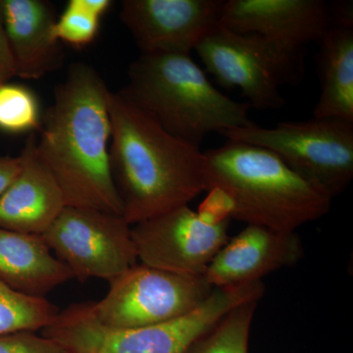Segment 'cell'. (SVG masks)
Segmentation results:
<instances>
[{
	"label": "cell",
	"instance_id": "6da1fadb",
	"mask_svg": "<svg viewBox=\"0 0 353 353\" xmlns=\"http://www.w3.org/2000/svg\"><path fill=\"white\" fill-rule=\"evenodd\" d=\"M105 81L92 65H70L43 114L37 150L67 206L123 216L111 171V121Z\"/></svg>",
	"mask_w": 353,
	"mask_h": 353
},
{
	"label": "cell",
	"instance_id": "7a4b0ae2",
	"mask_svg": "<svg viewBox=\"0 0 353 353\" xmlns=\"http://www.w3.org/2000/svg\"><path fill=\"white\" fill-rule=\"evenodd\" d=\"M111 171L130 225L189 205L206 192L201 148L178 138L119 92L109 94Z\"/></svg>",
	"mask_w": 353,
	"mask_h": 353
},
{
	"label": "cell",
	"instance_id": "3957f363",
	"mask_svg": "<svg viewBox=\"0 0 353 353\" xmlns=\"http://www.w3.org/2000/svg\"><path fill=\"white\" fill-rule=\"evenodd\" d=\"M204 157L206 192L220 197L231 219L294 233L331 208L325 190L267 148L228 139Z\"/></svg>",
	"mask_w": 353,
	"mask_h": 353
},
{
	"label": "cell",
	"instance_id": "277c9868",
	"mask_svg": "<svg viewBox=\"0 0 353 353\" xmlns=\"http://www.w3.org/2000/svg\"><path fill=\"white\" fill-rule=\"evenodd\" d=\"M119 92L165 131L199 148L212 132L252 122L250 104L222 94L190 55H139Z\"/></svg>",
	"mask_w": 353,
	"mask_h": 353
},
{
	"label": "cell",
	"instance_id": "5b68a950",
	"mask_svg": "<svg viewBox=\"0 0 353 353\" xmlns=\"http://www.w3.org/2000/svg\"><path fill=\"white\" fill-rule=\"evenodd\" d=\"M262 281L219 288L192 312L171 321L138 329H110L99 323L92 303H75L59 311L43 334L71 353H185L227 313L241 304L259 301Z\"/></svg>",
	"mask_w": 353,
	"mask_h": 353
},
{
	"label": "cell",
	"instance_id": "8992f818",
	"mask_svg": "<svg viewBox=\"0 0 353 353\" xmlns=\"http://www.w3.org/2000/svg\"><path fill=\"white\" fill-rule=\"evenodd\" d=\"M194 51L221 87L240 88L250 108L260 110L284 108L281 88L301 83L305 69V53L220 25Z\"/></svg>",
	"mask_w": 353,
	"mask_h": 353
},
{
	"label": "cell",
	"instance_id": "52a82bcc",
	"mask_svg": "<svg viewBox=\"0 0 353 353\" xmlns=\"http://www.w3.org/2000/svg\"><path fill=\"white\" fill-rule=\"evenodd\" d=\"M229 141L261 146L332 199L343 194L353 179V122L314 118L260 127L254 123L223 132Z\"/></svg>",
	"mask_w": 353,
	"mask_h": 353
},
{
	"label": "cell",
	"instance_id": "ba28073f",
	"mask_svg": "<svg viewBox=\"0 0 353 353\" xmlns=\"http://www.w3.org/2000/svg\"><path fill=\"white\" fill-rule=\"evenodd\" d=\"M105 297L92 303L95 319L110 329H138L192 312L212 294L204 276H187L137 263L109 282Z\"/></svg>",
	"mask_w": 353,
	"mask_h": 353
},
{
	"label": "cell",
	"instance_id": "9c48e42d",
	"mask_svg": "<svg viewBox=\"0 0 353 353\" xmlns=\"http://www.w3.org/2000/svg\"><path fill=\"white\" fill-rule=\"evenodd\" d=\"M43 236L80 281L109 283L139 263L131 225L122 215L66 205Z\"/></svg>",
	"mask_w": 353,
	"mask_h": 353
},
{
	"label": "cell",
	"instance_id": "30bf717a",
	"mask_svg": "<svg viewBox=\"0 0 353 353\" xmlns=\"http://www.w3.org/2000/svg\"><path fill=\"white\" fill-rule=\"evenodd\" d=\"M231 218L196 212L189 205L132 225L139 263L187 276H203L229 238Z\"/></svg>",
	"mask_w": 353,
	"mask_h": 353
},
{
	"label": "cell",
	"instance_id": "8fae6325",
	"mask_svg": "<svg viewBox=\"0 0 353 353\" xmlns=\"http://www.w3.org/2000/svg\"><path fill=\"white\" fill-rule=\"evenodd\" d=\"M225 0H124L120 19L141 54H187L219 25Z\"/></svg>",
	"mask_w": 353,
	"mask_h": 353
},
{
	"label": "cell",
	"instance_id": "7c38bea8",
	"mask_svg": "<svg viewBox=\"0 0 353 353\" xmlns=\"http://www.w3.org/2000/svg\"><path fill=\"white\" fill-rule=\"evenodd\" d=\"M219 25L306 53V46L319 43L331 21L323 0H225Z\"/></svg>",
	"mask_w": 353,
	"mask_h": 353
},
{
	"label": "cell",
	"instance_id": "4fadbf2b",
	"mask_svg": "<svg viewBox=\"0 0 353 353\" xmlns=\"http://www.w3.org/2000/svg\"><path fill=\"white\" fill-rule=\"evenodd\" d=\"M303 256V240L296 232L248 225L221 248L203 276L214 289L250 284L294 266Z\"/></svg>",
	"mask_w": 353,
	"mask_h": 353
},
{
	"label": "cell",
	"instance_id": "5bb4252c",
	"mask_svg": "<svg viewBox=\"0 0 353 353\" xmlns=\"http://www.w3.org/2000/svg\"><path fill=\"white\" fill-rule=\"evenodd\" d=\"M37 143L36 134H30L19 155V174L0 196V228L43 236L66 202L57 180L39 157Z\"/></svg>",
	"mask_w": 353,
	"mask_h": 353
},
{
	"label": "cell",
	"instance_id": "9a60e30c",
	"mask_svg": "<svg viewBox=\"0 0 353 353\" xmlns=\"http://www.w3.org/2000/svg\"><path fill=\"white\" fill-rule=\"evenodd\" d=\"M16 77L39 80L60 69L63 44L54 36V7L46 0H0Z\"/></svg>",
	"mask_w": 353,
	"mask_h": 353
},
{
	"label": "cell",
	"instance_id": "2e32d148",
	"mask_svg": "<svg viewBox=\"0 0 353 353\" xmlns=\"http://www.w3.org/2000/svg\"><path fill=\"white\" fill-rule=\"evenodd\" d=\"M74 279L41 234L0 228V281L27 296L44 297Z\"/></svg>",
	"mask_w": 353,
	"mask_h": 353
},
{
	"label": "cell",
	"instance_id": "e0dca14e",
	"mask_svg": "<svg viewBox=\"0 0 353 353\" xmlns=\"http://www.w3.org/2000/svg\"><path fill=\"white\" fill-rule=\"evenodd\" d=\"M321 94L313 117L353 122V27L330 26L316 57Z\"/></svg>",
	"mask_w": 353,
	"mask_h": 353
},
{
	"label": "cell",
	"instance_id": "ac0fdd59",
	"mask_svg": "<svg viewBox=\"0 0 353 353\" xmlns=\"http://www.w3.org/2000/svg\"><path fill=\"white\" fill-rule=\"evenodd\" d=\"M59 310L44 297L27 296L0 281V334L50 326Z\"/></svg>",
	"mask_w": 353,
	"mask_h": 353
},
{
	"label": "cell",
	"instance_id": "d6986e66",
	"mask_svg": "<svg viewBox=\"0 0 353 353\" xmlns=\"http://www.w3.org/2000/svg\"><path fill=\"white\" fill-rule=\"evenodd\" d=\"M259 301L241 304L221 318L185 353H248V341Z\"/></svg>",
	"mask_w": 353,
	"mask_h": 353
},
{
	"label": "cell",
	"instance_id": "ffe728a7",
	"mask_svg": "<svg viewBox=\"0 0 353 353\" xmlns=\"http://www.w3.org/2000/svg\"><path fill=\"white\" fill-rule=\"evenodd\" d=\"M41 118L38 97L31 88L10 82L0 85V131L32 134L41 129Z\"/></svg>",
	"mask_w": 353,
	"mask_h": 353
},
{
	"label": "cell",
	"instance_id": "44dd1931",
	"mask_svg": "<svg viewBox=\"0 0 353 353\" xmlns=\"http://www.w3.org/2000/svg\"><path fill=\"white\" fill-rule=\"evenodd\" d=\"M101 20L79 6L77 0H70L55 23V38L61 43L83 48L97 39Z\"/></svg>",
	"mask_w": 353,
	"mask_h": 353
},
{
	"label": "cell",
	"instance_id": "7402d4cb",
	"mask_svg": "<svg viewBox=\"0 0 353 353\" xmlns=\"http://www.w3.org/2000/svg\"><path fill=\"white\" fill-rule=\"evenodd\" d=\"M0 353H71L59 341L31 331L0 334Z\"/></svg>",
	"mask_w": 353,
	"mask_h": 353
},
{
	"label": "cell",
	"instance_id": "603a6c76",
	"mask_svg": "<svg viewBox=\"0 0 353 353\" xmlns=\"http://www.w3.org/2000/svg\"><path fill=\"white\" fill-rule=\"evenodd\" d=\"M13 77H16L15 65L0 12V85L10 82Z\"/></svg>",
	"mask_w": 353,
	"mask_h": 353
},
{
	"label": "cell",
	"instance_id": "cb8c5ba5",
	"mask_svg": "<svg viewBox=\"0 0 353 353\" xmlns=\"http://www.w3.org/2000/svg\"><path fill=\"white\" fill-rule=\"evenodd\" d=\"M20 169V157L0 155V196L10 187L11 183L19 174Z\"/></svg>",
	"mask_w": 353,
	"mask_h": 353
},
{
	"label": "cell",
	"instance_id": "d4e9b609",
	"mask_svg": "<svg viewBox=\"0 0 353 353\" xmlns=\"http://www.w3.org/2000/svg\"><path fill=\"white\" fill-rule=\"evenodd\" d=\"M330 21L334 26H352L353 27L352 1H334L328 4Z\"/></svg>",
	"mask_w": 353,
	"mask_h": 353
},
{
	"label": "cell",
	"instance_id": "484cf974",
	"mask_svg": "<svg viewBox=\"0 0 353 353\" xmlns=\"http://www.w3.org/2000/svg\"><path fill=\"white\" fill-rule=\"evenodd\" d=\"M79 6L92 13L97 17L101 18L105 15L109 8L112 6L111 0H77Z\"/></svg>",
	"mask_w": 353,
	"mask_h": 353
}]
</instances>
